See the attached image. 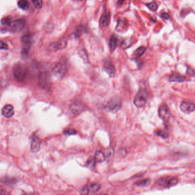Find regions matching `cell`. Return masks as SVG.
I'll return each mask as SVG.
<instances>
[{
    "mask_svg": "<svg viewBox=\"0 0 195 195\" xmlns=\"http://www.w3.org/2000/svg\"><path fill=\"white\" fill-rule=\"evenodd\" d=\"M67 43V40L66 38H62L58 41L51 43L49 45V49L52 52H55L58 50L63 49L66 47Z\"/></svg>",
    "mask_w": 195,
    "mask_h": 195,
    "instance_id": "obj_10",
    "label": "cell"
},
{
    "mask_svg": "<svg viewBox=\"0 0 195 195\" xmlns=\"http://www.w3.org/2000/svg\"><path fill=\"white\" fill-rule=\"evenodd\" d=\"M95 160H96V162L100 163L102 162H104L106 160V155L100 150H98L96 152V155H95Z\"/></svg>",
    "mask_w": 195,
    "mask_h": 195,
    "instance_id": "obj_19",
    "label": "cell"
},
{
    "mask_svg": "<svg viewBox=\"0 0 195 195\" xmlns=\"http://www.w3.org/2000/svg\"><path fill=\"white\" fill-rule=\"evenodd\" d=\"M178 182V178L177 177H165L160 179L159 181L160 185L166 188L174 186Z\"/></svg>",
    "mask_w": 195,
    "mask_h": 195,
    "instance_id": "obj_12",
    "label": "cell"
},
{
    "mask_svg": "<svg viewBox=\"0 0 195 195\" xmlns=\"http://www.w3.org/2000/svg\"><path fill=\"white\" fill-rule=\"evenodd\" d=\"M8 49V45L7 44V43H6L5 42L2 41H0V49Z\"/></svg>",
    "mask_w": 195,
    "mask_h": 195,
    "instance_id": "obj_34",
    "label": "cell"
},
{
    "mask_svg": "<svg viewBox=\"0 0 195 195\" xmlns=\"http://www.w3.org/2000/svg\"><path fill=\"white\" fill-rule=\"evenodd\" d=\"M147 6L152 11H156L158 8V5L155 2H152L151 3H149L147 4Z\"/></svg>",
    "mask_w": 195,
    "mask_h": 195,
    "instance_id": "obj_31",
    "label": "cell"
},
{
    "mask_svg": "<svg viewBox=\"0 0 195 195\" xmlns=\"http://www.w3.org/2000/svg\"><path fill=\"white\" fill-rule=\"evenodd\" d=\"M96 160H95V158H90L87 160L86 164L87 167L92 170L96 167Z\"/></svg>",
    "mask_w": 195,
    "mask_h": 195,
    "instance_id": "obj_25",
    "label": "cell"
},
{
    "mask_svg": "<svg viewBox=\"0 0 195 195\" xmlns=\"http://www.w3.org/2000/svg\"><path fill=\"white\" fill-rule=\"evenodd\" d=\"M186 79V77L183 75L179 74L178 73H174L171 75L170 77V81L171 82L182 83L184 82Z\"/></svg>",
    "mask_w": 195,
    "mask_h": 195,
    "instance_id": "obj_18",
    "label": "cell"
},
{
    "mask_svg": "<svg viewBox=\"0 0 195 195\" xmlns=\"http://www.w3.org/2000/svg\"><path fill=\"white\" fill-rule=\"evenodd\" d=\"M187 73L189 76H193L195 75V72L193 69L190 67H188L187 68Z\"/></svg>",
    "mask_w": 195,
    "mask_h": 195,
    "instance_id": "obj_35",
    "label": "cell"
},
{
    "mask_svg": "<svg viewBox=\"0 0 195 195\" xmlns=\"http://www.w3.org/2000/svg\"><path fill=\"white\" fill-rule=\"evenodd\" d=\"M84 32V26L82 25H78V26H77L75 29L74 32V34L75 37L79 38Z\"/></svg>",
    "mask_w": 195,
    "mask_h": 195,
    "instance_id": "obj_23",
    "label": "cell"
},
{
    "mask_svg": "<svg viewBox=\"0 0 195 195\" xmlns=\"http://www.w3.org/2000/svg\"><path fill=\"white\" fill-rule=\"evenodd\" d=\"M121 100L115 97L108 101L105 107V109L109 112L115 113L121 109Z\"/></svg>",
    "mask_w": 195,
    "mask_h": 195,
    "instance_id": "obj_5",
    "label": "cell"
},
{
    "mask_svg": "<svg viewBox=\"0 0 195 195\" xmlns=\"http://www.w3.org/2000/svg\"><path fill=\"white\" fill-rule=\"evenodd\" d=\"M103 68L106 72L109 75L110 77H114L115 75V68L112 61L110 59H107L104 62Z\"/></svg>",
    "mask_w": 195,
    "mask_h": 195,
    "instance_id": "obj_13",
    "label": "cell"
},
{
    "mask_svg": "<svg viewBox=\"0 0 195 195\" xmlns=\"http://www.w3.org/2000/svg\"><path fill=\"white\" fill-rule=\"evenodd\" d=\"M33 3L37 9H41L43 5L42 0H33Z\"/></svg>",
    "mask_w": 195,
    "mask_h": 195,
    "instance_id": "obj_32",
    "label": "cell"
},
{
    "mask_svg": "<svg viewBox=\"0 0 195 195\" xmlns=\"http://www.w3.org/2000/svg\"><path fill=\"white\" fill-rule=\"evenodd\" d=\"M77 1H83L84 0H77Z\"/></svg>",
    "mask_w": 195,
    "mask_h": 195,
    "instance_id": "obj_40",
    "label": "cell"
},
{
    "mask_svg": "<svg viewBox=\"0 0 195 195\" xmlns=\"http://www.w3.org/2000/svg\"><path fill=\"white\" fill-rule=\"evenodd\" d=\"M125 0H118V5H122L123 4V2H124Z\"/></svg>",
    "mask_w": 195,
    "mask_h": 195,
    "instance_id": "obj_39",
    "label": "cell"
},
{
    "mask_svg": "<svg viewBox=\"0 0 195 195\" xmlns=\"http://www.w3.org/2000/svg\"><path fill=\"white\" fill-rule=\"evenodd\" d=\"M110 21V14L108 12H105L102 14L100 18V25L102 28L108 26Z\"/></svg>",
    "mask_w": 195,
    "mask_h": 195,
    "instance_id": "obj_17",
    "label": "cell"
},
{
    "mask_svg": "<svg viewBox=\"0 0 195 195\" xmlns=\"http://www.w3.org/2000/svg\"><path fill=\"white\" fill-rule=\"evenodd\" d=\"M114 154V150L112 147H110L106 151V157L107 158H112Z\"/></svg>",
    "mask_w": 195,
    "mask_h": 195,
    "instance_id": "obj_30",
    "label": "cell"
},
{
    "mask_svg": "<svg viewBox=\"0 0 195 195\" xmlns=\"http://www.w3.org/2000/svg\"><path fill=\"white\" fill-rule=\"evenodd\" d=\"M13 73L15 79L19 82L24 81L28 75V69L25 64L18 62L13 68Z\"/></svg>",
    "mask_w": 195,
    "mask_h": 195,
    "instance_id": "obj_1",
    "label": "cell"
},
{
    "mask_svg": "<svg viewBox=\"0 0 195 195\" xmlns=\"http://www.w3.org/2000/svg\"><path fill=\"white\" fill-rule=\"evenodd\" d=\"M18 6L20 8L22 9L23 10H28L29 8V2L27 0H20L18 2Z\"/></svg>",
    "mask_w": 195,
    "mask_h": 195,
    "instance_id": "obj_22",
    "label": "cell"
},
{
    "mask_svg": "<svg viewBox=\"0 0 195 195\" xmlns=\"http://www.w3.org/2000/svg\"><path fill=\"white\" fill-rule=\"evenodd\" d=\"M131 44H132V40L131 38H127L123 42L122 46L125 48H128L129 46L131 45Z\"/></svg>",
    "mask_w": 195,
    "mask_h": 195,
    "instance_id": "obj_33",
    "label": "cell"
},
{
    "mask_svg": "<svg viewBox=\"0 0 195 195\" xmlns=\"http://www.w3.org/2000/svg\"><path fill=\"white\" fill-rule=\"evenodd\" d=\"M41 147V140L36 135H33L31 136L30 149L33 153H37Z\"/></svg>",
    "mask_w": 195,
    "mask_h": 195,
    "instance_id": "obj_11",
    "label": "cell"
},
{
    "mask_svg": "<svg viewBox=\"0 0 195 195\" xmlns=\"http://www.w3.org/2000/svg\"><path fill=\"white\" fill-rule=\"evenodd\" d=\"M68 69V65L66 60H61L53 67L52 72L53 75L59 78H62L66 75Z\"/></svg>",
    "mask_w": 195,
    "mask_h": 195,
    "instance_id": "obj_3",
    "label": "cell"
},
{
    "mask_svg": "<svg viewBox=\"0 0 195 195\" xmlns=\"http://www.w3.org/2000/svg\"><path fill=\"white\" fill-rule=\"evenodd\" d=\"M0 182L3 183L5 185H12L16 182V180L14 178H11L9 177H4L0 178Z\"/></svg>",
    "mask_w": 195,
    "mask_h": 195,
    "instance_id": "obj_21",
    "label": "cell"
},
{
    "mask_svg": "<svg viewBox=\"0 0 195 195\" xmlns=\"http://www.w3.org/2000/svg\"><path fill=\"white\" fill-rule=\"evenodd\" d=\"M101 188V185L99 183H92L91 184H88L83 187L81 190V194H92L95 193L98 191H99Z\"/></svg>",
    "mask_w": 195,
    "mask_h": 195,
    "instance_id": "obj_7",
    "label": "cell"
},
{
    "mask_svg": "<svg viewBox=\"0 0 195 195\" xmlns=\"http://www.w3.org/2000/svg\"><path fill=\"white\" fill-rule=\"evenodd\" d=\"M159 117L163 120L168 121L171 117V112L168 107L166 104H163L160 106L158 111Z\"/></svg>",
    "mask_w": 195,
    "mask_h": 195,
    "instance_id": "obj_9",
    "label": "cell"
},
{
    "mask_svg": "<svg viewBox=\"0 0 195 195\" xmlns=\"http://www.w3.org/2000/svg\"><path fill=\"white\" fill-rule=\"evenodd\" d=\"M39 85L43 89H49L51 86V79L49 73L43 72L38 76Z\"/></svg>",
    "mask_w": 195,
    "mask_h": 195,
    "instance_id": "obj_4",
    "label": "cell"
},
{
    "mask_svg": "<svg viewBox=\"0 0 195 195\" xmlns=\"http://www.w3.org/2000/svg\"><path fill=\"white\" fill-rule=\"evenodd\" d=\"M180 109L186 113H189L195 110V105L189 101H184L180 104Z\"/></svg>",
    "mask_w": 195,
    "mask_h": 195,
    "instance_id": "obj_15",
    "label": "cell"
},
{
    "mask_svg": "<svg viewBox=\"0 0 195 195\" xmlns=\"http://www.w3.org/2000/svg\"><path fill=\"white\" fill-rule=\"evenodd\" d=\"M146 51V48L144 46H141L139 48H137V50L134 52V56L137 57H139L141 56L143 54H144Z\"/></svg>",
    "mask_w": 195,
    "mask_h": 195,
    "instance_id": "obj_26",
    "label": "cell"
},
{
    "mask_svg": "<svg viewBox=\"0 0 195 195\" xmlns=\"http://www.w3.org/2000/svg\"><path fill=\"white\" fill-rule=\"evenodd\" d=\"M156 134L158 136L162 137L164 139H166L169 137V135H168V132L164 130H159L156 132Z\"/></svg>",
    "mask_w": 195,
    "mask_h": 195,
    "instance_id": "obj_28",
    "label": "cell"
},
{
    "mask_svg": "<svg viewBox=\"0 0 195 195\" xmlns=\"http://www.w3.org/2000/svg\"><path fill=\"white\" fill-rule=\"evenodd\" d=\"M32 36L30 34H25L22 37V43L23 48L22 49V54L26 56L28 54L32 45Z\"/></svg>",
    "mask_w": 195,
    "mask_h": 195,
    "instance_id": "obj_6",
    "label": "cell"
},
{
    "mask_svg": "<svg viewBox=\"0 0 195 195\" xmlns=\"http://www.w3.org/2000/svg\"><path fill=\"white\" fill-rule=\"evenodd\" d=\"M25 25V21L24 20H17L11 21L8 26L9 29L13 32H18L22 30Z\"/></svg>",
    "mask_w": 195,
    "mask_h": 195,
    "instance_id": "obj_8",
    "label": "cell"
},
{
    "mask_svg": "<svg viewBox=\"0 0 195 195\" xmlns=\"http://www.w3.org/2000/svg\"><path fill=\"white\" fill-rule=\"evenodd\" d=\"M161 17L164 20H168L170 18V15L167 13H163L161 14Z\"/></svg>",
    "mask_w": 195,
    "mask_h": 195,
    "instance_id": "obj_37",
    "label": "cell"
},
{
    "mask_svg": "<svg viewBox=\"0 0 195 195\" xmlns=\"http://www.w3.org/2000/svg\"><path fill=\"white\" fill-rule=\"evenodd\" d=\"M150 183H151V180L149 178H145V179H143L141 180L137 181L135 183V185L137 187H145V186L149 185Z\"/></svg>",
    "mask_w": 195,
    "mask_h": 195,
    "instance_id": "obj_24",
    "label": "cell"
},
{
    "mask_svg": "<svg viewBox=\"0 0 195 195\" xmlns=\"http://www.w3.org/2000/svg\"><path fill=\"white\" fill-rule=\"evenodd\" d=\"M78 54H79V57L82 58L84 62L86 63L88 62V56L86 50L83 49L79 50Z\"/></svg>",
    "mask_w": 195,
    "mask_h": 195,
    "instance_id": "obj_27",
    "label": "cell"
},
{
    "mask_svg": "<svg viewBox=\"0 0 195 195\" xmlns=\"http://www.w3.org/2000/svg\"><path fill=\"white\" fill-rule=\"evenodd\" d=\"M63 133L66 136H71V135H74L77 133L76 130L74 129L68 128L64 130Z\"/></svg>",
    "mask_w": 195,
    "mask_h": 195,
    "instance_id": "obj_29",
    "label": "cell"
},
{
    "mask_svg": "<svg viewBox=\"0 0 195 195\" xmlns=\"http://www.w3.org/2000/svg\"><path fill=\"white\" fill-rule=\"evenodd\" d=\"M6 193V191L3 187L0 186V195L1 194H5Z\"/></svg>",
    "mask_w": 195,
    "mask_h": 195,
    "instance_id": "obj_38",
    "label": "cell"
},
{
    "mask_svg": "<svg viewBox=\"0 0 195 195\" xmlns=\"http://www.w3.org/2000/svg\"><path fill=\"white\" fill-rule=\"evenodd\" d=\"M148 93L145 89H141L137 92L134 98L133 104L137 108H142L144 107L147 103L148 100Z\"/></svg>",
    "mask_w": 195,
    "mask_h": 195,
    "instance_id": "obj_2",
    "label": "cell"
},
{
    "mask_svg": "<svg viewBox=\"0 0 195 195\" xmlns=\"http://www.w3.org/2000/svg\"><path fill=\"white\" fill-rule=\"evenodd\" d=\"M117 44H118V39L115 36L113 35L110 38V42H109V45H110V48L111 50L114 51L116 49Z\"/></svg>",
    "mask_w": 195,
    "mask_h": 195,
    "instance_id": "obj_20",
    "label": "cell"
},
{
    "mask_svg": "<svg viewBox=\"0 0 195 195\" xmlns=\"http://www.w3.org/2000/svg\"><path fill=\"white\" fill-rule=\"evenodd\" d=\"M1 113L3 116L6 118H10L14 115V107L10 104H8L5 105L2 109Z\"/></svg>",
    "mask_w": 195,
    "mask_h": 195,
    "instance_id": "obj_16",
    "label": "cell"
},
{
    "mask_svg": "<svg viewBox=\"0 0 195 195\" xmlns=\"http://www.w3.org/2000/svg\"><path fill=\"white\" fill-rule=\"evenodd\" d=\"M85 109L84 104L81 101H75L70 106L71 112L74 115H78L83 112Z\"/></svg>",
    "mask_w": 195,
    "mask_h": 195,
    "instance_id": "obj_14",
    "label": "cell"
},
{
    "mask_svg": "<svg viewBox=\"0 0 195 195\" xmlns=\"http://www.w3.org/2000/svg\"><path fill=\"white\" fill-rule=\"evenodd\" d=\"M10 22H11V21H10V20L9 19V17H5V18H3L2 20V24L3 25H8Z\"/></svg>",
    "mask_w": 195,
    "mask_h": 195,
    "instance_id": "obj_36",
    "label": "cell"
}]
</instances>
